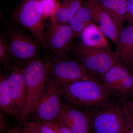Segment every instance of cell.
<instances>
[{"label":"cell","mask_w":133,"mask_h":133,"mask_svg":"<svg viewBox=\"0 0 133 133\" xmlns=\"http://www.w3.org/2000/svg\"><path fill=\"white\" fill-rule=\"evenodd\" d=\"M60 85L62 97L66 104L83 111L108 107L120 101L107 91L98 79H84Z\"/></svg>","instance_id":"6da1fadb"},{"label":"cell","mask_w":133,"mask_h":133,"mask_svg":"<svg viewBox=\"0 0 133 133\" xmlns=\"http://www.w3.org/2000/svg\"><path fill=\"white\" fill-rule=\"evenodd\" d=\"M49 60L37 57L24 66L26 96L19 120L24 125L28 122L48 79Z\"/></svg>","instance_id":"7a4b0ae2"},{"label":"cell","mask_w":133,"mask_h":133,"mask_svg":"<svg viewBox=\"0 0 133 133\" xmlns=\"http://www.w3.org/2000/svg\"><path fill=\"white\" fill-rule=\"evenodd\" d=\"M75 53L78 60L91 74L99 80L108 71L121 61L117 52L109 47L103 49L88 48L79 42L75 48Z\"/></svg>","instance_id":"3957f363"},{"label":"cell","mask_w":133,"mask_h":133,"mask_svg":"<svg viewBox=\"0 0 133 133\" xmlns=\"http://www.w3.org/2000/svg\"><path fill=\"white\" fill-rule=\"evenodd\" d=\"M85 111L90 116L91 133H123L127 117L121 101L108 107Z\"/></svg>","instance_id":"277c9868"},{"label":"cell","mask_w":133,"mask_h":133,"mask_svg":"<svg viewBox=\"0 0 133 133\" xmlns=\"http://www.w3.org/2000/svg\"><path fill=\"white\" fill-rule=\"evenodd\" d=\"M13 16L15 21L29 30L43 46L45 19L41 0H21Z\"/></svg>","instance_id":"5b68a950"},{"label":"cell","mask_w":133,"mask_h":133,"mask_svg":"<svg viewBox=\"0 0 133 133\" xmlns=\"http://www.w3.org/2000/svg\"><path fill=\"white\" fill-rule=\"evenodd\" d=\"M106 90L121 101L133 97V72L121 61L115 65L101 77Z\"/></svg>","instance_id":"8992f818"},{"label":"cell","mask_w":133,"mask_h":133,"mask_svg":"<svg viewBox=\"0 0 133 133\" xmlns=\"http://www.w3.org/2000/svg\"><path fill=\"white\" fill-rule=\"evenodd\" d=\"M48 79L55 80L61 85L84 79L98 78L91 74L78 60L55 56L49 60Z\"/></svg>","instance_id":"52a82bcc"},{"label":"cell","mask_w":133,"mask_h":133,"mask_svg":"<svg viewBox=\"0 0 133 133\" xmlns=\"http://www.w3.org/2000/svg\"><path fill=\"white\" fill-rule=\"evenodd\" d=\"M61 85L56 81L48 79L33 113L36 121H57L62 106Z\"/></svg>","instance_id":"ba28073f"},{"label":"cell","mask_w":133,"mask_h":133,"mask_svg":"<svg viewBox=\"0 0 133 133\" xmlns=\"http://www.w3.org/2000/svg\"><path fill=\"white\" fill-rule=\"evenodd\" d=\"M45 34L43 47L55 56L68 57L67 52L71 48L73 33L68 24H59L51 19Z\"/></svg>","instance_id":"9c48e42d"},{"label":"cell","mask_w":133,"mask_h":133,"mask_svg":"<svg viewBox=\"0 0 133 133\" xmlns=\"http://www.w3.org/2000/svg\"><path fill=\"white\" fill-rule=\"evenodd\" d=\"M8 38L11 58L16 62V64L21 66L23 64L24 66L28 62L38 56L40 47L35 39L16 31L10 33Z\"/></svg>","instance_id":"30bf717a"},{"label":"cell","mask_w":133,"mask_h":133,"mask_svg":"<svg viewBox=\"0 0 133 133\" xmlns=\"http://www.w3.org/2000/svg\"><path fill=\"white\" fill-rule=\"evenodd\" d=\"M8 76V83L15 117L19 120L26 96L24 67L15 64Z\"/></svg>","instance_id":"8fae6325"},{"label":"cell","mask_w":133,"mask_h":133,"mask_svg":"<svg viewBox=\"0 0 133 133\" xmlns=\"http://www.w3.org/2000/svg\"><path fill=\"white\" fill-rule=\"evenodd\" d=\"M57 121L72 133H91L90 119L87 112L67 104L63 105Z\"/></svg>","instance_id":"7c38bea8"},{"label":"cell","mask_w":133,"mask_h":133,"mask_svg":"<svg viewBox=\"0 0 133 133\" xmlns=\"http://www.w3.org/2000/svg\"><path fill=\"white\" fill-rule=\"evenodd\" d=\"M84 4L90 10L93 21L105 36L116 44L118 38V30L114 21L98 0H84Z\"/></svg>","instance_id":"4fadbf2b"},{"label":"cell","mask_w":133,"mask_h":133,"mask_svg":"<svg viewBox=\"0 0 133 133\" xmlns=\"http://www.w3.org/2000/svg\"><path fill=\"white\" fill-rule=\"evenodd\" d=\"M116 45L122 63L129 66L133 62V25L129 24L119 31Z\"/></svg>","instance_id":"5bb4252c"},{"label":"cell","mask_w":133,"mask_h":133,"mask_svg":"<svg viewBox=\"0 0 133 133\" xmlns=\"http://www.w3.org/2000/svg\"><path fill=\"white\" fill-rule=\"evenodd\" d=\"M79 38L80 43L88 48L103 49L109 47L105 35L94 22L86 26Z\"/></svg>","instance_id":"9a60e30c"},{"label":"cell","mask_w":133,"mask_h":133,"mask_svg":"<svg viewBox=\"0 0 133 133\" xmlns=\"http://www.w3.org/2000/svg\"><path fill=\"white\" fill-rule=\"evenodd\" d=\"M112 17L120 31L127 21L128 0H98Z\"/></svg>","instance_id":"2e32d148"},{"label":"cell","mask_w":133,"mask_h":133,"mask_svg":"<svg viewBox=\"0 0 133 133\" xmlns=\"http://www.w3.org/2000/svg\"><path fill=\"white\" fill-rule=\"evenodd\" d=\"M59 8L51 19L59 24H68L83 5L84 0H59Z\"/></svg>","instance_id":"e0dca14e"},{"label":"cell","mask_w":133,"mask_h":133,"mask_svg":"<svg viewBox=\"0 0 133 133\" xmlns=\"http://www.w3.org/2000/svg\"><path fill=\"white\" fill-rule=\"evenodd\" d=\"M8 76L1 73L0 76V111L4 114L15 117L8 85Z\"/></svg>","instance_id":"ac0fdd59"},{"label":"cell","mask_w":133,"mask_h":133,"mask_svg":"<svg viewBox=\"0 0 133 133\" xmlns=\"http://www.w3.org/2000/svg\"><path fill=\"white\" fill-rule=\"evenodd\" d=\"M11 52L7 38L4 34L0 36V63L4 66H9Z\"/></svg>","instance_id":"d6986e66"},{"label":"cell","mask_w":133,"mask_h":133,"mask_svg":"<svg viewBox=\"0 0 133 133\" xmlns=\"http://www.w3.org/2000/svg\"><path fill=\"white\" fill-rule=\"evenodd\" d=\"M43 14L44 18H52L59 8V2L58 0H41Z\"/></svg>","instance_id":"ffe728a7"},{"label":"cell","mask_w":133,"mask_h":133,"mask_svg":"<svg viewBox=\"0 0 133 133\" xmlns=\"http://www.w3.org/2000/svg\"><path fill=\"white\" fill-rule=\"evenodd\" d=\"M68 24L72 31L74 38L79 37L81 32L87 26L83 21L76 14L72 17Z\"/></svg>","instance_id":"44dd1931"},{"label":"cell","mask_w":133,"mask_h":133,"mask_svg":"<svg viewBox=\"0 0 133 133\" xmlns=\"http://www.w3.org/2000/svg\"><path fill=\"white\" fill-rule=\"evenodd\" d=\"M75 14L83 21L87 26L94 22L90 9L84 3Z\"/></svg>","instance_id":"7402d4cb"},{"label":"cell","mask_w":133,"mask_h":133,"mask_svg":"<svg viewBox=\"0 0 133 133\" xmlns=\"http://www.w3.org/2000/svg\"><path fill=\"white\" fill-rule=\"evenodd\" d=\"M33 123L38 133H58L43 122L35 121Z\"/></svg>","instance_id":"603a6c76"},{"label":"cell","mask_w":133,"mask_h":133,"mask_svg":"<svg viewBox=\"0 0 133 133\" xmlns=\"http://www.w3.org/2000/svg\"><path fill=\"white\" fill-rule=\"evenodd\" d=\"M44 122L55 129L58 133H72L69 129L57 121L53 122Z\"/></svg>","instance_id":"cb8c5ba5"},{"label":"cell","mask_w":133,"mask_h":133,"mask_svg":"<svg viewBox=\"0 0 133 133\" xmlns=\"http://www.w3.org/2000/svg\"><path fill=\"white\" fill-rule=\"evenodd\" d=\"M124 106L127 117V124L122 133H133V116L125 107L124 105Z\"/></svg>","instance_id":"d4e9b609"},{"label":"cell","mask_w":133,"mask_h":133,"mask_svg":"<svg viewBox=\"0 0 133 133\" xmlns=\"http://www.w3.org/2000/svg\"><path fill=\"white\" fill-rule=\"evenodd\" d=\"M127 21L129 24L133 25V0H128Z\"/></svg>","instance_id":"484cf974"},{"label":"cell","mask_w":133,"mask_h":133,"mask_svg":"<svg viewBox=\"0 0 133 133\" xmlns=\"http://www.w3.org/2000/svg\"><path fill=\"white\" fill-rule=\"evenodd\" d=\"M9 129L8 128L7 124L5 118V114L0 113V131L1 132H6Z\"/></svg>","instance_id":"4316f807"},{"label":"cell","mask_w":133,"mask_h":133,"mask_svg":"<svg viewBox=\"0 0 133 133\" xmlns=\"http://www.w3.org/2000/svg\"><path fill=\"white\" fill-rule=\"evenodd\" d=\"M121 102L133 116V97Z\"/></svg>","instance_id":"83f0119b"},{"label":"cell","mask_w":133,"mask_h":133,"mask_svg":"<svg viewBox=\"0 0 133 133\" xmlns=\"http://www.w3.org/2000/svg\"><path fill=\"white\" fill-rule=\"evenodd\" d=\"M4 133H28L25 127L23 128L16 127L15 128L9 129Z\"/></svg>","instance_id":"f1b7e54d"},{"label":"cell","mask_w":133,"mask_h":133,"mask_svg":"<svg viewBox=\"0 0 133 133\" xmlns=\"http://www.w3.org/2000/svg\"><path fill=\"white\" fill-rule=\"evenodd\" d=\"M28 133H38L32 122H28L24 126Z\"/></svg>","instance_id":"f546056e"},{"label":"cell","mask_w":133,"mask_h":133,"mask_svg":"<svg viewBox=\"0 0 133 133\" xmlns=\"http://www.w3.org/2000/svg\"><path fill=\"white\" fill-rule=\"evenodd\" d=\"M128 68L131 70V71L133 72V62L129 66H128Z\"/></svg>","instance_id":"4dcf8cb0"}]
</instances>
